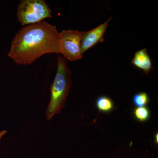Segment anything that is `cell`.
<instances>
[{"label": "cell", "mask_w": 158, "mask_h": 158, "mask_svg": "<svg viewBox=\"0 0 158 158\" xmlns=\"http://www.w3.org/2000/svg\"><path fill=\"white\" fill-rule=\"evenodd\" d=\"M50 53L61 54L59 33L56 26L42 21L18 31L8 56L16 64L27 65Z\"/></svg>", "instance_id": "1"}, {"label": "cell", "mask_w": 158, "mask_h": 158, "mask_svg": "<svg viewBox=\"0 0 158 158\" xmlns=\"http://www.w3.org/2000/svg\"><path fill=\"white\" fill-rule=\"evenodd\" d=\"M71 84V73L66 59L59 56L56 73L50 88V100L46 112L47 121L50 120L65 106Z\"/></svg>", "instance_id": "2"}, {"label": "cell", "mask_w": 158, "mask_h": 158, "mask_svg": "<svg viewBox=\"0 0 158 158\" xmlns=\"http://www.w3.org/2000/svg\"><path fill=\"white\" fill-rule=\"evenodd\" d=\"M52 13L44 0H22L18 6V19L23 26L34 24L51 18Z\"/></svg>", "instance_id": "3"}, {"label": "cell", "mask_w": 158, "mask_h": 158, "mask_svg": "<svg viewBox=\"0 0 158 158\" xmlns=\"http://www.w3.org/2000/svg\"><path fill=\"white\" fill-rule=\"evenodd\" d=\"M82 32L78 30H63L59 33L61 54L71 62L81 59Z\"/></svg>", "instance_id": "4"}, {"label": "cell", "mask_w": 158, "mask_h": 158, "mask_svg": "<svg viewBox=\"0 0 158 158\" xmlns=\"http://www.w3.org/2000/svg\"><path fill=\"white\" fill-rule=\"evenodd\" d=\"M111 20L112 17H110L106 21L95 28L86 32H82L81 50L82 55L98 43L103 41L104 36Z\"/></svg>", "instance_id": "5"}, {"label": "cell", "mask_w": 158, "mask_h": 158, "mask_svg": "<svg viewBox=\"0 0 158 158\" xmlns=\"http://www.w3.org/2000/svg\"><path fill=\"white\" fill-rule=\"evenodd\" d=\"M131 63L146 73H148L152 69L151 59L146 48L136 52L132 60Z\"/></svg>", "instance_id": "6"}, {"label": "cell", "mask_w": 158, "mask_h": 158, "mask_svg": "<svg viewBox=\"0 0 158 158\" xmlns=\"http://www.w3.org/2000/svg\"><path fill=\"white\" fill-rule=\"evenodd\" d=\"M96 106L99 111L107 113L113 110L114 104L110 98L105 96H101L97 99Z\"/></svg>", "instance_id": "7"}, {"label": "cell", "mask_w": 158, "mask_h": 158, "mask_svg": "<svg viewBox=\"0 0 158 158\" xmlns=\"http://www.w3.org/2000/svg\"><path fill=\"white\" fill-rule=\"evenodd\" d=\"M134 114L136 119L141 122L147 121L150 116L149 109L145 106L136 108L134 110Z\"/></svg>", "instance_id": "8"}, {"label": "cell", "mask_w": 158, "mask_h": 158, "mask_svg": "<svg viewBox=\"0 0 158 158\" xmlns=\"http://www.w3.org/2000/svg\"><path fill=\"white\" fill-rule=\"evenodd\" d=\"M149 101V96L145 92H141L135 94L133 99L134 105L138 107L145 106Z\"/></svg>", "instance_id": "9"}, {"label": "cell", "mask_w": 158, "mask_h": 158, "mask_svg": "<svg viewBox=\"0 0 158 158\" xmlns=\"http://www.w3.org/2000/svg\"><path fill=\"white\" fill-rule=\"evenodd\" d=\"M7 133V131H6V130H3V131L0 132V140H1V138H2V137L3 136L5 135H6Z\"/></svg>", "instance_id": "10"}, {"label": "cell", "mask_w": 158, "mask_h": 158, "mask_svg": "<svg viewBox=\"0 0 158 158\" xmlns=\"http://www.w3.org/2000/svg\"><path fill=\"white\" fill-rule=\"evenodd\" d=\"M158 133H157L155 135V141H156V143H157V144H158Z\"/></svg>", "instance_id": "11"}]
</instances>
